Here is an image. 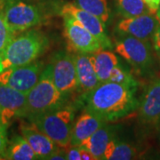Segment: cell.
<instances>
[{
	"instance_id": "30bf717a",
	"label": "cell",
	"mask_w": 160,
	"mask_h": 160,
	"mask_svg": "<svg viewBox=\"0 0 160 160\" xmlns=\"http://www.w3.org/2000/svg\"><path fill=\"white\" fill-rule=\"evenodd\" d=\"M27 94L0 84V120L8 126L15 118L27 117Z\"/></svg>"
},
{
	"instance_id": "cb8c5ba5",
	"label": "cell",
	"mask_w": 160,
	"mask_h": 160,
	"mask_svg": "<svg viewBox=\"0 0 160 160\" xmlns=\"http://www.w3.org/2000/svg\"><path fill=\"white\" fill-rule=\"evenodd\" d=\"M5 2L0 0V52L5 49L15 34L9 28L5 18Z\"/></svg>"
},
{
	"instance_id": "e0dca14e",
	"label": "cell",
	"mask_w": 160,
	"mask_h": 160,
	"mask_svg": "<svg viewBox=\"0 0 160 160\" xmlns=\"http://www.w3.org/2000/svg\"><path fill=\"white\" fill-rule=\"evenodd\" d=\"M113 138H115L114 127L106 123L87 138L80 147L90 151L96 160L105 159V150Z\"/></svg>"
},
{
	"instance_id": "1f68e13d",
	"label": "cell",
	"mask_w": 160,
	"mask_h": 160,
	"mask_svg": "<svg viewBox=\"0 0 160 160\" xmlns=\"http://www.w3.org/2000/svg\"><path fill=\"white\" fill-rule=\"evenodd\" d=\"M158 138H159V141H160V121L158 123Z\"/></svg>"
},
{
	"instance_id": "4dcf8cb0",
	"label": "cell",
	"mask_w": 160,
	"mask_h": 160,
	"mask_svg": "<svg viewBox=\"0 0 160 160\" xmlns=\"http://www.w3.org/2000/svg\"><path fill=\"white\" fill-rule=\"evenodd\" d=\"M156 17L158 18V20L160 22V6H159V8H158V11L157 14H156Z\"/></svg>"
},
{
	"instance_id": "4fadbf2b",
	"label": "cell",
	"mask_w": 160,
	"mask_h": 160,
	"mask_svg": "<svg viewBox=\"0 0 160 160\" xmlns=\"http://www.w3.org/2000/svg\"><path fill=\"white\" fill-rule=\"evenodd\" d=\"M140 121L148 126H157L160 121V78L149 83L139 104Z\"/></svg>"
},
{
	"instance_id": "83f0119b",
	"label": "cell",
	"mask_w": 160,
	"mask_h": 160,
	"mask_svg": "<svg viewBox=\"0 0 160 160\" xmlns=\"http://www.w3.org/2000/svg\"><path fill=\"white\" fill-rule=\"evenodd\" d=\"M149 8V12L156 15L160 6V0H143Z\"/></svg>"
},
{
	"instance_id": "484cf974",
	"label": "cell",
	"mask_w": 160,
	"mask_h": 160,
	"mask_svg": "<svg viewBox=\"0 0 160 160\" xmlns=\"http://www.w3.org/2000/svg\"><path fill=\"white\" fill-rule=\"evenodd\" d=\"M67 159L81 160L79 146H70L67 149Z\"/></svg>"
},
{
	"instance_id": "5bb4252c",
	"label": "cell",
	"mask_w": 160,
	"mask_h": 160,
	"mask_svg": "<svg viewBox=\"0 0 160 160\" xmlns=\"http://www.w3.org/2000/svg\"><path fill=\"white\" fill-rule=\"evenodd\" d=\"M21 134L29 143L38 157V159H49L56 150L60 149L51 138L40 130L35 124L22 123L20 126Z\"/></svg>"
},
{
	"instance_id": "5b68a950",
	"label": "cell",
	"mask_w": 160,
	"mask_h": 160,
	"mask_svg": "<svg viewBox=\"0 0 160 160\" xmlns=\"http://www.w3.org/2000/svg\"><path fill=\"white\" fill-rule=\"evenodd\" d=\"M5 18L15 35L32 29L45 22V10L39 4L28 0H13L5 3Z\"/></svg>"
},
{
	"instance_id": "f546056e",
	"label": "cell",
	"mask_w": 160,
	"mask_h": 160,
	"mask_svg": "<svg viewBox=\"0 0 160 160\" xmlns=\"http://www.w3.org/2000/svg\"><path fill=\"white\" fill-rule=\"evenodd\" d=\"M80 155H81L82 160H96L90 151H88L87 149H84L82 147H80Z\"/></svg>"
},
{
	"instance_id": "7402d4cb",
	"label": "cell",
	"mask_w": 160,
	"mask_h": 160,
	"mask_svg": "<svg viewBox=\"0 0 160 160\" xmlns=\"http://www.w3.org/2000/svg\"><path fill=\"white\" fill-rule=\"evenodd\" d=\"M118 10L123 18L139 16L149 12L143 0H117Z\"/></svg>"
},
{
	"instance_id": "d4e9b609",
	"label": "cell",
	"mask_w": 160,
	"mask_h": 160,
	"mask_svg": "<svg viewBox=\"0 0 160 160\" xmlns=\"http://www.w3.org/2000/svg\"><path fill=\"white\" fill-rule=\"evenodd\" d=\"M7 127L8 126L1 122L0 120V158L3 159V157L6 152V147L8 144V137H7Z\"/></svg>"
},
{
	"instance_id": "9c48e42d",
	"label": "cell",
	"mask_w": 160,
	"mask_h": 160,
	"mask_svg": "<svg viewBox=\"0 0 160 160\" xmlns=\"http://www.w3.org/2000/svg\"><path fill=\"white\" fill-rule=\"evenodd\" d=\"M64 33L69 48L76 52L93 53L102 49L101 42L69 14H62Z\"/></svg>"
},
{
	"instance_id": "603a6c76",
	"label": "cell",
	"mask_w": 160,
	"mask_h": 160,
	"mask_svg": "<svg viewBox=\"0 0 160 160\" xmlns=\"http://www.w3.org/2000/svg\"><path fill=\"white\" fill-rule=\"evenodd\" d=\"M109 81L118 83V84L126 85V86H132V87L138 86L137 81L134 79L131 72L126 69V67L120 65L119 63L112 70Z\"/></svg>"
},
{
	"instance_id": "8fae6325",
	"label": "cell",
	"mask_w": 160,
	"mask_h": 160,
	"mask_svg": "<svg viewBox=\"0 0 160 160\" xmlns=\"http://www.w3.org/2000/svg\"><path fill=\"white\" fill-rule=\"evenodd\" d=\"M60 12L62 15L69 14L74 18L75 20H77L82 26H84L101 42L104 49L112 48V43L109 39V36L107 35V32L105 31L104 23L95 15L81 9L72 2L62 5Z\"/></svg>"
},
{
	"instance_id": "3957f363",
	"label": "cell",
	"mask_w": 160,
	"mask_h": 160,
	"mask_svg": "<svg viewBox=\"0 0 160 160\" xmlns=\"http://www.w3.org/2000/svg\"><path fill=\"white\" fill-rule=\"evenodd\" d=\"M68 99L69 97L59 91L54 85L49 64L43 69L37 84L27 93L26 118L62 109L66 106Z\"/></svg>"
},
{
	"instance_id": "277c9868",
	"label": "cell",
	"mask_w": 160,
	"mask_h": 160,
	"mask_svg": "<svg viewBox=\"0 0 160 160\" xmlns=\"http://www.w3.org/2000/svg\"><path fill=\"white\" fill-rule=\"evenodd\" d=\"M53 141L58 147H70L71 132L75 122V111L71 107H63L28 119Z\"/></svg>"
},
{
	"instance_id": "2e32d148",
	"label": "cell",
	"mask_w": 160,
	"mask_h": 160,
	"mask_svg": "<svg viewBox=\"0 0 160 160\" xmlns=\"http://www.w3.org/2000/svg\"><path fill=\"white\" fill-rule=\"evenodd\" d=\"M73 56L79 88L83 92V94H85L94 89L101 82L98 79L96 71L89 53L76 52Z\"/></svg>"
},
{
	"instance_id": "4316f807",
	"label": "cell",
	"mask_w": 160,
	"mask_h": 160,
	"mask_svg": "<svg viewBox=\"0 0 160 160\" xmlns=\"http://www.w3.org/2000/svg\"><path fill=\"white\" fill-rule=\"evenodd\" d=\"M152 43H153V50L158 55V57L160 60V25L158 29L156 30L154 36L152 38Z\"/></svg>"
},
{
	"instance_id": "ffe728a7",
	"label": "cell",
	"mask_w": 160,
	"mask_h": 160,
	"mask_svg": "<svg viewBox=\"0 0 160 160\" xmlns=\"http://www.w3.org/2000/svg\"><path fill=\"white\" fill-rule=\"evenodd\" d=\"M137 149L129 143L120 142L113 138L105 150V159L130 160L136 158Z\"/></svg>"
},
{
	"instance_id": "6da1fadb",
	"label": "cell",
	"mask_w": 160,
	"mask_h": 160,
	"mask_svg": "<svg viewBox=\"0 0 160 160\" xmlns=\"http://www.w3.org/2000/svg\"><path fill=\"white\" fill-rule=\"evenodd\" d=\"M136 89L110 81L100 83L83 94L85 109L107 123L120 119L138 109L140 102L135 97Z\"/></svg>"
},
{
	"instance_id": "7c38bea8",
	"label": "cell",
	"mask_w": 160,
	"mask_h": 160,
	"mask_svg": "<svg viewBox=\"0 0 160 160\" xmlns=\"http://www.w3.org/2000/svg\"><path fill=\"white\" fill-rule=\"evenodd\" d=\"M160 22L156 15L150 12L131 18H124L120 21L117 30L123 35H128L142 40L152 39Z\"/></svg>"
},
{
	"instance_id": "d6a6232c",
	"label": "cell",
	"mask_w": 160,
	"mask_h": 160,
	"mask_svg": "<svg viewBox=\"0 0 160 160\" xmlns=\"http://www.w3.org/2000/svg\"><path fill=\"white\" fill-rule=\"evenodd\" d=\"M5 3H7V2H11V1H13V0H3Z\"/></svg>"
},
{
	"instance_id": "d6986e66",
	"label": "cell",
	"mask_w": 160,
	"mask_h": 160,
	"mask_svg": "<svg viewBox=\"0 0 160 160\" xmlns=\"http://www.w3.org/2000/svg\"><path fill=\"white\" fill-rule=\"evenodd\" d=\"M3 159L34 160L38 157L22 135H14L8 142Z\"/></svg>"
},
{
	"instance_id": "f1b7e54d",
	"label": "cell",
	"mask_w": 160,
	"mask_h": 160,
	"mask_svg": "<svg viewBox=\"0 0 160 160\" xmlns=\"http://www.w3.org/2000/svg\"><path fill=\"white\" fill-rule=\"evenodd\" d=\"M50 160H65L67 159V149H60L56 150L53 154L49 158Z\"/></svg>"
},
{
	"instance_id": "ba28073f",
	"label": "cell",
	"mask_w": 160,
	"mask_h": 160,
	"mask_svg": "<svg viewBox=\"0 0 160 160\" xmlns=\"http://www.w3.org/2000/svg\"><path fill=\"white\" fill-rule=\"evenodd\" d=\"M43 69L44 63L39 61L9 68L0 73V84L27 94L38 81Z\"/></svg>"
},
{
	"instance_id": "8992f818",
	"label": "cell",
	"mask_w": 160,
	"mask_h": 160,
	"mask_svg": "<svg viewBox=\"0 0 160 160\" xmlns=\"http://www.w3.org/2000/svg\"><path fill=\"white\" fill-rule=\"evenodd\" d=\"M115 50L141 73L149 72L153 66L154 58L152 46L147 40L121 34L115 43Z\"/></svg>"
},
{
	"instance_id": "52a82bcc",
	"label": "cell",
	"mask_w": 160,
	"mask_h": 160,
	"mask_svg": "<svg viewBox=\"0 0 160 160\" xmlns=\"http://www.w3.org/2000/svg\"><path fill=\"white\" fill-rule=\"evenodd\" d=\"M50 65L53 83L59 91L68 97L79 91L73 54L65 52H57L52 57Z\"/></svg>"
},
{
	"instance_id": "ac0fdd59",
	"label": "cell",
	"mask_w": 160,
	"mask_h": 160,
	"mask_svg": "<svg viewBox=\"0 0 160 160\" xmlns=\"http://www.w3.org/2000/svg\"><path fill=\"white\" fill-rule=\"evenodd\" d=\"M90 57L99 81L101 83L109 81L112 70L119 63L117 55L113 52L104 50L102 48L93 53H90Z\"/></svg>"
},
{
	"instance_id": "9a60e30c",
	"label": "cell",
	"mask_w": 160,
	"mask_h": 160,
	"mask_svg": "<svg viewBox=\"0 0 160 160\" xmlns=\"http://www.w3.org/2000/svg\"><path fill=\"white\" fill-rule=\"evenodd\" d=\"M106 123L107 122L100 117L85 109V111L75 120L71 132L70 146H80L87 138L90 137Z\"/></svg>"
},
{
	"instance_id": "44dd1931",
	"label": "cell",
	"mask_w": 160,
	"mask_h": 160,
	"mask_svg": "<svg viewBox=\"0 0 160 160\" xmlns=\"http://www.w3.org/2000/svg\"><path fill=\"white\" fill-rule=\"evenodd\" d=\"M77 6L98 17L104 24L108 22L110 15L107 0H73Z\"/></svg>"
},
{
	"instance_id": "7a4b0ae2",
	"label": "cell",
	"mask_w": 160,
	"mask_h": 160,
	"mask_svg": "<svg viewBox=\"0 0 160 160\" xmlns=\"http://www.w3.org/2000/svg\"><path fill=\"white\" fill-rule=\"evenodd\" d=\"M48 46V38L38 30L29 29L15 35L0 52V73L9 68L37 61Z\"/></svg>"
}]
</instances>
